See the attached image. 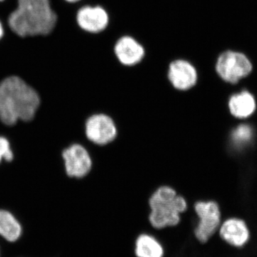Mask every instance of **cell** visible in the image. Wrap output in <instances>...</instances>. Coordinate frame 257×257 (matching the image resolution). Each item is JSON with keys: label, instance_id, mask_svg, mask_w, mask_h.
I'll use <instances>...</instances> for the list:
<instances>
[{"label": "cell", "instance_id": "1", "mask_svg": "<svg viewBox=\"0 0 257 257\" xmlns=\"http://www.w3.org/2000/svg\"><path fill=\"white\" fill-rule=\"evenodd\" d=\"M40 104L38 93L20 77L10 76L0 82V120L5 124L30 121Z\"/></svg>", "mask_w": 257, "mask_h": 257}, {"label": "cell", "instance_id": "2", "mask_svg": "<svg viewBox=\"0 0 257 257\" xmlns=\"http://www.w3.org/2000/svg\"><path fill=\"white\" fill-rule=\"evenodd\" d=\"M57 15L50 0H18L17 8L8 19V26L18 36H46L55 30Z\"/></svg>", "mask_w": 257, "mask_h": 257}, {"label": "cell", "instance_id": "3", "mask_svg": "<svg viewBox=\"0 0 257 257\" xmlns=\"http://www.w3.org/2000/svg\"><path fill=\"white\" fill-rule=\"evenodd\" d=\"M151 213L150 223L156 229L175 226L180 221V214L187 210L185 199L178 195L175 189L162 187L150 199Z\"/></svg>", "mask_w": 257, "mask_h": 257}, {"label": "cell", "instance_id": "4", "mask_svg": "<svg viewBox=\"0 0 257 257\" xmlns=\"http://www.w3.org/2000/svg\"><path fill=\"white\" fill-rule=\"evenodd\" d=\"M214 73L226 84H236L252 71V64L244 54L235 49L223 50L216 56Z\"/></svg>", "mask_w": 257, "mask_h": 257}, {"label": "cell", "instance_id": "5", "mask_svg": "<svg viewBox=\"0 0 257 257\" xmlns=\"http://www.w3.org/2000/svg\"><path fill=\"white\" fill-rule=\"evenodd\" d=\"M74 21L83 33L96 36L104 33L111 25V15L104 5L84 2L76 8Z\"/></svg>", "mask_w": 257, "mask_h": 257}, {"label": "cell", "instance_id": "6", "mask_svg": "<svg viewBox=\"0 0 257 257\" xmlns=\"http://www.w3.org/2000/svg\"><path fill=\"white\" fill-rule=\"evenodd\" d=\"M165 77L171 88L175 92L187 93L194 89L200 80V72L192 60L177 57L169 62Z\"/></svg>", "mask_w": 257, "mask_h": 257}, {"label": "cell", "instance_id": "7", "mask_svg": "<svg viewBox=\"0 0 257 257\" xmlns=\"http://www.w3.org/2000/svg\"><path fill=\"white\" fill-rule=\"evenodd\" d=\"M112 53L115 60L121 67L133 69L145 61L147 50L140 39L132 34L124 33L114 40Z\"/></svg>", "mask_w": 257, "mask_h": 257}, {"label": "cell", "instance_id": "8", "mask_svg": "<svg viewBox=\"0 0 257 257\" xmlns=\"http://www.w3.org/2000/svg\"><path fill=\"white\" fill-rule=\"evenodd\" d=\"M199 222L196 227V237L200 242L206 243L219 228L221 221L219 206L214 202H199L194 205Z\"/></svg>", "mask_w": 257, "mask_h": 257}, {"label": "cell", "instance_id": "9", "mask_svg": "<svg viewBox=\"0 0 257 257\" xmlns=\"http://www.w3.org/2000/svg\"><path fill=\"white\" fill-rule=\"evenodd\" d=\"M117 134L116 125L106 114L92 115L86 122V135L91 142L104 145L114 140Z\"/></svg>", "mask_w": 257, "mask_h": 257}, {"label": "cell", "instance_id": "10", "mask_svg": "<svg viewBox=\"0 0 257 257\" xmlns=\"http://www.w3.org/2000/svg\"><path fill=\"white\" fill-rule=\"evenodd\" d=\"M62 157L65 162L66 172L69 177L82 178L90 172L92 159L82 145H71L64 150Z\"/></svg>", "mask_w": 257, "mask_h": 257}, {"label": "cell", "instance_id": "11", "mask_svg": "<svg viewBox=\"0 0 257 257\" xmlns=\"http://www.w3.org/2000/svg\"><path fill=\"white\" fill-rule=\"evenodd\" d=\"M221 237L230 245L241 247L249 239V231L244 221L239 219H229L220 228Z\"/></svg>", "mask_w": 257, "mask_h": 257}, {"label": "cell", "instance_id": "12", "mask_svg": "<svg viewBox=\"0 0 257 257\" xmlns=\"http://www.w3.org/2000/svg\"><path fill=\"white\" fill-rule=\"evenodd\" d=\"M23 226L20 220L10 211L0 209V238L13 243L21 238Z\"/></svg>", "mask_w": 257, "mask_h": 257}, {"label": "cell", "instance_id": "13", "mask_svg": "<svg viewBox=\"0 0 257 257\" xmlns=\"http://www.w3.org/2000/svg\"><path fill=\"white\" fill-rule=\"evenodd\" d=\"M230 112L239 119H245L253 114L256 109V101L251 93L247 91L235 94L229 101Z\"/></svg>", "mask_w": 257, "mask_h": 257}, {"label": "cell", "instance_id": "14", "mask_svg": "<svg viewBox=\"0 0 257 257\" xmlns=\"http://www.w3.org/2000/svg\"><path fill=\"white\" fill-rule=\"evenodd\" d=\"M135 252L138 257H162L163 248L152 236L142 234L136 241Z\"/></svg>", "mask_w": 257, "mask_h": 257}, {"label": "cell", "instance_id": "15", "mask_svg": "<svg viewBox=\"0 0 257 257\" xmlns=\"http://www.w3.org/2000/svg\"><path fill=\"white\" fill-rule=\"evenodd\" d=\"M252 138V130L248 125H240L233 132L232 140L236 145L248 143Z\"/></svg>", "mask_w": 257, "mask_h": 257}, {"label": "cell", "instance_id": "16", "mask_svg": "<svg viewBox=\"0 0 257 257\" xmlns=\"http://www.w3.org/2000/svg\"><path fill=\"white\" fill-rule=\"evenodd\" d=\"M13 160V152L9 141L4 137H0V163L2 161L10 162Z\"/></svg>", "mask_w": 257, "mask_h": 257}, {"label": "cell", "instance_id": "17", "mask_svg": "<svg viewBox=\"0 0 257 257\" xmlns=\"http://www.w3.org/2000/svg\"><path fill=\"white\" fill-rule=\"evenodd\" d=\"M64 1L65 3H68V4L79 5L84 3L86 0H64Z\"/></svg>", "mask_w": 257, "mask_h": 257}, {"label": "cell", "instance_id": "18", "mask_svg": "<svg viewBox=\"0 0 257 257\" xmlns=\"http://www.w3.org/2000/svg\"><path fill=\"white\" fill-rule=\"evenodd\" d=\"M5 35V28L4 26H3V23L0 21V40L3 39V37H4Z\"/></svg>", "mask_w": 257, "mask_h": 257}, {"label": "cell", "instance_id": "19", "mask_svg": "<svg viewBox=\"0 0 257 257\" xmlns=\"http://www.w3.org/2000/svg\"><path fill=\"white\" fill-rule=\"evenodd\" d=\"M0 257H1V248H0Z\"/></svg>", "mask_w": 257, "mask_h": 257}, {"label": "cell", "instance_id": "20", "mask_svg": "<svg viewBox=\"0 0 257 257\" xmlns=\"http://www.w3.org/2000/svg\"><path fill=\"white\" fill-rule=\"evenodd\" d=\"M4 1V0H0V3H1V2H3Z\"/></svg>", "mask_w": 257, "mask_h": 257}]
</instances>
